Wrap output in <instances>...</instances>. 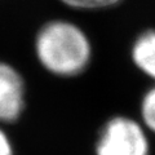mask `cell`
<instances>
[{"instance_id":"7a4b0ae2","label":"cell","mask_w":155,"mask_h":155,"mask_svg":"<svg viewBox=\"0 0 155 155\" xmlns=\"http://www.w3.org/2000/svg\"><path fill=\"white\" fill-rule=\"evenodd\" d=\"M147 140L141 127L127 118H115L105 127L97 155H147Z\"/></svg>"},{"instance_id":"6da1fadb","label":"cell","mask_w":155,"mask_h":155,"mask_svg":"<svg viewBox=\"0 0 155 155\" xmlns=\"http://www.w3.org/2000/svg\"><path fill=\"white\" fill-rule=\"evenodd\" d=\"M36 53L47 70L58 75L80 72L89 61L91 47L79 27L69 22H51L36 39Z\"/></svg>"},{"instance_id":"52a82bcc","label":"cell","mask_w":155,"mask_h":155,"mask_svg":"<svg viewBox=\"0 0 155 155\" xmlns=\"http://www.w3.org/2000/svg\"><path fill=\"white\" fill-rule=\"evenodd\" d=\"M0 155H13L11 141L2 129H0Z\"/></svg>"},{"instance_id":"277c9868","label":"cell","mask_w":155,"mask_h":155,"mask_svg":"<svg viewBox=\"0 0 155 155\" xmlns=\"http://www.w3.org/2000/svg\"><path fill=\"white\" fill-rule=\"evenodd\" d=\"M133 60L143 72L155 79V31L143 34L136 41Z\"/></svg>"},{"instance_id":"3957f363","label":"cell","mask_w":155,"mask_h":155,"mask_svg":"<svg viewBox=\"0 0 155 155\" xmlns=\"http://www.w3.org/2000/svg\"><path fill=\"white\" fill-rule=\"evenodd\" d=\"M23 81L12 66L0 62V122H13L23 109Z\"/></svg>"},{"instance_id":"5b68a950","label":"cell","mask_w":155,"mask_h":155,"mask_svg":"<svg viewBox=\"0 0 155 155\" xmlns=\"http://www.w3.org/2000/svg\"><path fill=\"white\" fill-rule=\"evenodd\" d=\"M142 118L147 127L155 132V88L150 91L143 98Z\"/></svg>"},{"instance_id":"8992f818","label":"cell","mask_w":155,"mask_h":155,"mask_svg":"<svg viewBox=\"0 0 155 155\" xmlns=\"http://www.w3.org/2000/svg\"><path fill=\"white\" fill-rule=\"evenodd\" d=\"M65 4L74 8H83V9H94V8H105L114 5L119 0H61Z\"/></svg>"}]
</instances>
